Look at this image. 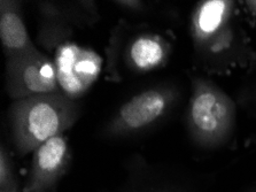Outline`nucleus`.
<instances>
[{
    "instance_id": "obj_1",
    "label": "nucleus",
    "mask_w": 256,
    "mask_h": 192,
    "mask_svg": "<svg viewBox=\"0 0 256 192\" xmlns=\"http://www.w3.org/2000/svg\"><path fill=\"white\" fill-rule=\"evenodd\" d=\"M80 115L75 100L62 92L15 100L10 122L15 146L21 154L29 153L72 127Z\"/></svg>"
},
{
    "instance_id": "obj_2",
    "label": "nucleus",
    "mask_w": 256,
    "mask_h": 192,
    "mask_svg": "<svg viewBox=\"0 0 256 192\" xmlns=\"http://www.w3.org/2000/svg\"><path fill=\"white\" fill-rule=\"evenodd\" d=\"M234 122V106L226 95L208 82L194 84L190 104L188 123L199 143L216 145L230 134Z\"/></svg>"
},
{
    "instance_id": "obj_3",
    "label": "nucleus",
    "mask_w": 256,
    "mask_h": 192,
    "mask_svg": "<svg viewBox=\"0 0 256 192\" xmlns=\"http://www.w3.org/2000/svg\"><path fill=\"white\" fill-rule=\"evenodd\" d=\"M7 91L14 99L61 92L54 61L37 49L7 59Z\"/></svg>"
},
{
    "instance_id": "obj_4",
    "label": "nucleus",
    "mask_w": 256,
    "mask_h": 192,
    "mask_svg": "<svg viewBox=\"0 0 256 192\" xmlns=\"http://www.w3.org/2000/svg\"><path fill=\"white\" fill-rule=\"evenodd\" d=\"M54 64L61 92L75 100L83 96L98 78L102 60L91 50L64 44L56 51Z\"/></svg>"
},
{
    "instance_id": "obj_5",
    "label": "nucleus",
    "mask_w": 256,
    "mask_h": 192,
    "mask_svg": "<svg viewBox=\"0 0 256 192\" xmlns=\"http://www.w3.org/2000/svg\"><path fill=\"white\" fill-rule=\"evenodd\" d=\"M172 92L166 89H150L124 104L112 121L110 132L120 135L142 130L158 121L168 108Z\"/></svg>"
},
{
    "instance_id": "obj_6",
    "label": "nucleus",
    "mask_w": 256,
    "mask_h": 192,
    "mask_svg": "<svg viewBox=\"0 0 256 192\" xmlns=\"http://www.w3.org/2000/svg\"><path fill=\"white\" fill-rule=\"evenodd\" d=\"M69 162L67 139L58 135L34 151L26 192H51Z\"/></svg>"
},
{
    "instance_id": "obj_7",
    "label": "nucleus",
    "mask_w": 256,
    "mask_h": 192,
    "mask_svg": "<svg viewBox=\"0 0 256 192\" xmlns=\"http://www.w3.org/2000/svg\"><path fill=\"white\" fill-rule=\"evenodd\" d=\"M0 38L7 59L36 49L23 22L20 3H0Z\"/></svg>"
},
{
    "instance_id": "obj_8",
    "label": "nucleus",
    "mask_w": 256,
    "mask_h": 192,
    "mask_svg": "<svg viewBox=\"0 0 256 192\" xmlns=\"http://www.w3.org/2000/svg\"><path fill=\"white\" fill-rule=\"evenodd\" d=\"M130 61L136 68L150 70L156 68L166 58L164 42L155 36H142L136 39L130 48Z\"/></svg>"
},
{
    "instance_id": "obj_9",
    "label": "nucleus",
    "mask_w": 256,
    "mask_h": 192,
    "mask_svg": "<svg viewBox=\"0 0 256 192\" xmlns=\"http://www.w3.org/2000/svg\"><path fill=\"white\" fill-rule=\"evenodd\" d=\"M231 3L223 0L206 2L198 10L196 28L201 37H208L220 28L228 18Z\"/></svg>"
},
{
    "instance_id": "obj_10",
    "label": "nucleus",
    "mask_w": 256,
    "mask_h": 192,
    "mask_svg": "<svg viewBox=\"0 0 256 192\" xmlns=\"http://www.w3.org/2000/svg\"><path fill=\"white\" fill-rule=\"evenodd\" d=\"M15 185H18V183L15 181L10 159L5 150L2 148V152H0V190L10 189Z\"/></svg>"
},
{
    "instance_id": "obj_11",
    "label": "nucleus",
    "mask_w": 256,
    "mask_h": 192,
    "mask_svg": "<svg viewBox=\"0 0 256 192\" xmlns=\"http://www.w3.org/2000/svg\"><path fill=\"white\" fill-rule=\"evenodd\" d=\"M0 192H18V185H15V186L10 187V189L0 190Z\"/></svg>"
},
{
    "instance_id": "obj_12",
    "label": "nucleus",
    "mask_w": 256,
    "mask_h": 192,
    "mask_svg": "<svg viewBox=\"0 0 256 192\" xmlns=\"http://www.w3.org/2000/svg\"><path fill=\"white\" fill-rule=\"evenodd\" d=\"M250 4H252V5L254 6V9H256V2H254V3H250Z\"/></svg>"
}]
</instances>
